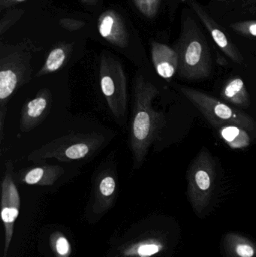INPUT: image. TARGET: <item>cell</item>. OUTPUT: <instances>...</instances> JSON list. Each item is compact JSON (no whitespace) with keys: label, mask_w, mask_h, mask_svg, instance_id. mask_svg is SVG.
Listing matches in <instances>:
<instances>
[{"label":"cell","mask_w":256,"mask_h":257,"mask_svg":"<svg viewBox=\"0 0 256 257\" xmlns=\"http://www.w3.org/2000/svg\"><path fill=\"white\" fill-rule=\"evenodd\" d=\"M216 61H217L219 64L222 65V66H225V65L227 64L226 60L222 56L219 55L218 54L217 57H216Z\"/></svg>","instance_id":"obj_28"},{"label":"cell","mask_w":256,"mask_h":257,"mask_svg":"<svg viewBox=\"0 0 256 257\" xmlns=\"http://www.w3.org/2000/svg\"><path fill=\"white\" fill-rule=\"evenodd\" d=\"M26 1V0H0V9H6L11 6L17 4L21 2Z\"/></svg>","instance_id":"obj_26"},{"label":"cell","mask_w":256,"mask_h":257,"mask_svg":"<svg viewBox=\"0 0 256 257\" xmlns=\"http://www.w3.org/2000/svg\"><path fill=\"white\" fill-rule=\"evenodd\" d=\"M151 58L156 72L164 79H171L178 71L179 60L177 51L165 44L152 42Z\"/></svg>","instance_id":"obj_13"},{"label":"cell","mask_w":256,"mask_h":257,"mask_svg":"<svg viewBox=\"0 0 256 257\" xmlns=\"http://www.w3.org/2000/svg\"><path fill=\"white\" fill-rule=\"evenodd\" d=\"M52 96L48 89H41L33 99L23 105L20 130L24 133L39 126L46 118L51 110Z\"/></svg>","instance_id":"obj_11"},{"label":"cell","mask_w":256,"mask_h":257,"mask_svg":"<svg viewBox=\"0 0 256 257\" xmlns=\"http://www.w3.org/2000/svg\"><path fill=\"white\" fill-rule=\"evenodd\" d=\"M98 30L102 38L115 46L123 48L129 44V34L126 26L115 11H105L100 15L98 21Z\"/></svg>","instance_id":"obj_12"},{"label":"cell","mask_w":256,"mask_h":257,"mask_svg":"<svg viewBox=\"0 0 256 257\" xmlns=\"http://www.w3.org/2000/svg\"><path fill=\"white\" fill-rule=\"evenodd\" d=\"M105 142V138L101 133H69L32 151L28 160L33 162L47 159H56L60 162L86 160L97 152Z\"/></svg>","instance_id":"obj_3"},{"label":"cell","mask_w":256,"mask_h":257,"mask_svg":"<svg viewBox=\"0 0 256 257\" xmlns=\"http://www.w3.org/2000/svg\"><path fill=\"white\" fill-rule=\"evenodd\" d=\"M216 178V163L210 151L203 148L187 173L189 194L197 203L203 204L211 194Z\"/></svg>","instance_id":"obj_7"},{"label":"cell","mask_w":256,"mask_h":257,"mask_svg":"<svg viewBox=\"0 0 256 257\" xmlns=\"http://www.w3.org/2000/svg\"><path fill=\"white\" fill-rule=\"evenodd\" d=\"M64 172L58 165L45 164L22 169L15 177L20 183L27 185L51 186Z\"/></svg>","instance_id":"obj_14"},{"label":"cell","mask_w":256,"mask_h":257,"mask_svg":"<svg viewBox=\"0 0 256 257\" xmlns=\"http://www.w3.org/2000/svg\"><path fill=\"white\" fill-rule=\"evenodd\" d=\"M237 253L240 257H252L255 254V251L251 246L240 244L237 247Z\"/></svg>","instance_id":"obj_25"},{"label":"cell","mask_w":256,"mask_h":257,"mask_svg":"<svg viewBox=\"0 0 256 257\" xmlns=\"http://www.w3.org/2000/svg\"><path fill=\"white\" fill-rule=\"evenodd\" d=\"M180 89L186 99L198 108L207 121L215 128L239 126L247 130L251 136H256L255 120L246 113L200 90L186 86H181Z\"/></svg>","instance_id":"obj_4"},{"label":"cell","mask_w":256,"mask_h":257,"mask_svg":"<svg viewBox=\"0 0 256 257\" xmlns=\"http://www.w3.org/2000/svg\"><path fill=\"white\" fill-rule=\"evenodd\" d=\"M182 3L186 5L196 15L211 36L213 42L225 56L238 64H242L244 62L243 54L231 40L225 27L212 16L207 8L197 0H182Z\"/></svg>","instance_id":"obj_9"},{"label":"cell","mask_w":256,"mask_h":257,"mask_svg":"<svg viewBox=\"0 0 256 257\" xmlns=\"http://www.w3.org/2000/svg\"><path fill=\"white\" fill-rule=\"evenodd\" d=\"M216 20L223 26L236 21L256 20V0H228Z\"/></svg>","instance_id":"obj_15"},{"label":"cell","mask_w":256,"mask_h":257,"mask_svg":"<svg viewBox=\"0 0 256 257\" xmlns=\"http://www.w3.org/2000/svg\"><path fill=\"white\" fill-rule=\"evenodd\" d=\"M51 245L57 257H69L72 248L67 238L62 233H54L51 237Z\"/></svg>","instance_id":"obj_20"},{"label":"cell","mask_w":256,"mask_h":257,"mask_svg":"<svg viewBox=\"0 0 256 257\" xmlns=\"http://www.w3.org/2000/svg\"><path fill=\"white\" fill-rule=\"evenodd\" d=\"M158 94L156 86L146 81L143 75L135 77L129 133L134 169L141 167L149 149L165 126L163 113L153 108V101Z\"/></svg>","instance_id":"obj_1"},{"label":"cell","mask_w":256,"mask_h":257,"mask_svg":"<svg viewBox=\"0 0 256 257\" xmlns=\"http://www.w3.org/2000/svg\"><path fill=\"white\" fill-rule=\"evenodd\" d=\"M221 97L225 102L243 109H246L251 105L249 92L240 77H234L227 81L221 91Z\"/></svg>","instance_id":"obj_16"},{"label":"cell","mask_w":256,"mask_h":257,"mask_svg":"<svg viewBox=\"0 0 256 257\" xmlns=\"http://www.w3.org/2000/svg\"><path fill=\"white\" fill-rule=\"evenodd\" d=\"M60 24L62 27L69 31H75L82 28L85 25V23L84 21L71 19V18H63L60 20Z\"/></svg>","instance_id":"obj_24"},{"label":"cell","mask_w":256,"mask_h":257,"mask_svg":"<svg viewBox=\"0 0 256 257\" xmlns=\"http://www.w3.org/2000/svg\"><path fill=\"white\" fill-rule=\"evenodd\" d=\"M227 27L244 37L256 38V20L236 21L228 24Z\"/></svg>","instance_id":"obj_21"},{"label":"cell","mask_w":256,"mask_h":257,"mask_svg":"<svg viewBox=\"0 0 256 257\" xmlns=\"http://www.w3.org/2000/svg\"><path fill=\"white\" fill-rule=\"evenodd\" d=\"M30 57L26 53H11L0 60V139L7 112V104L14 93L31 80Z\"/></svg>","instance_id":"obj_6"},{"label":"cell","mask_w":256,"mask_h":257,"mask_svg":"<svg viewBox=\"0 0 256 257\" xmlns=\"http://www.w3.org/2000/svg\"><path fill=\"white\" fill-rule=\"evenodd\" d=\"M160 245L154 243L141 242L129 247L125 251L126 256L150 257L157 254L160 251Z\"/></svg>","instance_id":"obj_19"},{"label":"cell","mask_w":256,"mask_h":257,"mask_svg":"<svg viewBox=\"0 0 256 257\" xmlns=\"http://www.w3.org/2000/svg\"><path fill=\"white\" fill-rule=\"evenodd\" d=\"M219 130V136L222 140L233 149H243L250 145L251 134L244 128L228 126Z\"/></svg>","instance_id":"obj_18"},{"label":"cell","mask_w":256,"mask_h":257,"mask_svg":"<svg viewBox=\"0 0 256 257\" xmlns=\"http://www.w3.org/2000/svg\"><path fill=\"white\" fill-rule=\"evenodd\" d=\"M228 2V0H210L208 6L206 8L211 14L212 16L215 19H217L223 9H225Z\"/></svg>","instance_id":"obj_23"},{"label":"cell","mask_w":256,"mask_h":257,"mask_svg":"<svg viewBox=\"0 0 256 257\" xmlns=\"http://www.w3.org/2000/svg\"><path fill=\"white\" fill-rule=\"evenodd\" d=\"M71 51L70 45H59L53 48L46 60L45 63L42 66L39 72L36 74V77L45 76L50 75L61 69L69 57V53Z\"/></svg>","instance_id":"obj_17"},{"label":"cell","mask_w":256,"mask_h":257,"mask_svg":"<svg viewBox=\"0 0 256 257\" xmlns=\"http://www.w3.org/2000/svg\"><path fill=\"white\" fill-rule=\"evenodd\" d=\"M139 12L148 18H153L157 15L162 0H133Z\"/></svg>","instance_id":"obj_22"},{"label":"cell","mask_w":256,"mask_h":257,"mask_svg":"<svg viewBox=\"0 0 256 257\" xmlns=\"http://www.w3.org/2000/svg\"><path fill=\"white\" fill-rule=\"evenodd\" d=\"M4 174L1 183V217L5 228L4 256L7 255L8 249L13 235L14 224L19 215V192L15 184L13 163L9 160L5 165Z\"/></svg>","instance_id":"obj_8"},{"label":"cell","mask_w":256,"mask_h":257,"mask_svg":"<svg viewBox=\"0 0 256 257\" xmlns=\"http://www.w3.org/2000/svg\"><path fill=\"white\" fill-rule=\"evenodd\" d=\"M93 180V209L104 212L112 206L117 195V176L114 166L102 168Z\"/></svg>","instance_id":"obj_10"},{"label":"cell","mask_w":256,"mask_h":257,"mask_svg":"<svg viewBox=\"0 0 256 257\" xmlns=\"http://www.w3.org/2000/svg\"><path fill=\"white\" fill-rule=\"evenodd\" d=\"M101 90L116 120L123 123L127 113V81L121 63L108 54H102L99 63Z\"/></svg>","instance_id":"obj_5"},{"label":"cell","mask_w":256,"mask_h":257,"mask_svg":"<svg viewBox=\"0 0 256 257\" xmlns=\"http://www.w3.org/2000/svg\"><path fill=\"white\" fill-rule=\"evenodd\" d=\"M180 3H182V0H172V5H171V11L173 13L175 12L176 9L178 7Z\"/></svg>","instance_id":"obj_27"},{"label":"cell","mask_w":256,"mask_h":257,"mask_svg":"<svg viewBox=\"0 0 256 257\" xmlns=\"http://www.w3.org/2000/svg\"><path fill=\"white\" fill-rule=\"evenodd\" d=\"M200 23L189 8L183 9L180 36L174 48L178 55L177 73L189 81L205 79L213 70L211 50Z\"/></svg>","instance_id":"obj_2"}]
</instances>
